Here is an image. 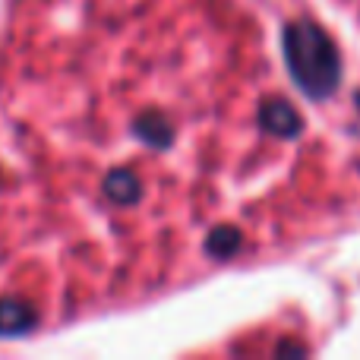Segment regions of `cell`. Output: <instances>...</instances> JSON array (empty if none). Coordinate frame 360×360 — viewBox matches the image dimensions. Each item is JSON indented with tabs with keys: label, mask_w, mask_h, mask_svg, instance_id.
<instances>
[{
	"label": "cell",
	"mask_w": 360,
	"mask_h": 360,
	"mask_svg": "<svg viewBox=\"0 0 360 360\" xmlns=\"http://www.w3.org/2000/svg\"><path fill=\"white\" fill-rule=\"evenodd\" d=\"M288 48H291V60H294V73L304 79V86L310 92H329L335 82V57L332 48L310 29H297L294 35H288Z\"/></svg>",
	"instance_id": "1"
},
{
	"label": "cell",
	"mask_w": 360,
	"mask_h": 360,
	"mask_svg": "<svg viewBox=\"0 0 360 360\" xmlns=\"http://www.w3.org/2000/svg\"><path fill=\"white\" fill-rule=\"evenodd\" d=\"M32 319L19 304H0V332H19L25 329Z\"/></svg>",
	"instance_id": "2"
}]
</instances>
